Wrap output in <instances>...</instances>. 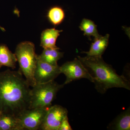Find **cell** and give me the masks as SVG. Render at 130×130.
<instances>
[{
	"label": "cell",
	"instance_id": "6da1fadb",
	"mask_svg": "<svg viewBox=\"0 0 130 130\" xmlns=\"http://www.w3.org/2000/svg\"><path fill=\"white\" fill-rule=\"evenodd\" d=\"M30 87L19 70L0 73V112L18 118L29 109Z\"/></svg>",
	"mask_w": 130,
	"mask_h": 130
},
{
	"label": "cell",
	"instance_id": "7a4b0ae2",
	"mask_svg": "<svg viewBox=\"0 0 130 130\" xmlns=\"http://www.w3.org/2000/svg\"><path fill=\"white\" fill-rule=\"evenodd\" d=\"M78 58L93 77L96 89L103 94L114 88H123L130 90L129 81L124 75H119L111 65L107 64L102 57H81Z\"/></svg>",
	"mask_w": 130,
	"mask_h": 130
},
{
	"label": "cell",
	"instance_id": "3957f363",
	"mask_svg": "<svg viewBox=\"0 0 130 130\" xmlns=\"http://www.w3.org/2000/svg\"><path fill=\"white\" fill-rule=\"evenodd\" d=\"M14 54L19 64L20 71L29 86L32 88L36 84L35 72L38 60L35 44L30 41L21 42L16 47Z\"/></svg>",
	"mask_w": 130,
	"mask_h": 130
},
{
	"label": "cell",
	"instance_id": "277c9868",
	"mask_svg": "<svg viewBox=\"0 0 130 130\" xmlns=\"http://www.w3.org/2000/svg\"><path fill=\"white\" fill-rule=\"evenodd\" d=\"M64 86L54 81L44 84H37L31 90L29 109L50 107L57 93Z\"/></svg>",
	"mask_w": 130,
	"mask_h": 130
},
{
	"label": "cell",
	"instance_id": "5b68a950",
	"mask_svg": "<svg viewBox=\"0 0 130 130\" xmlns=\"http://www.w3.org/2000/svg\"><path fill=\"white\" fill-rule=\"evenodd\" d=\"M61 74L66 77L63 84H67L75 80L86 78L93 83L94 79L87 68L78 58H75L72 61H68L60 66Z\"/></svg>",
	"mask_w": 130,
	"mask_h": 130
},
{
	"label": "cell",
	"instance_id": "8992f818",
	"mask_svg": "<svg viewBox=\"0 0 130 130\" xmlns=\"http://www.w3.org/2000/svg\"><path fill=\"white\" fill-rule=\"evenodd\" d=\"M49 108L26 109L20 114L18 118L23 130L40 129Z\"/></svg>",
	"mask_w": 130,
	"mask_h": 130
},
{
	"label": "cell",
	"instance_id": "52a82bcc",
	"mask_svg": "<svg viewBox=\"0 0 130 130\" xmlns=\"http://www.w3.org/2000/svg\"><path fill=\"white\" fill-rule=\"evenodd\" d=\"M68 114L67 109L62 106H51L49 108L40 129L58 130L64 119L68 116Z\"/></svg>",
	"mask_w": 130,
	"mask_h": 130
},
{
	"label": "cell",
	"instance_id": "ba28073f",
	"mask_svg": "<svg viewBox=\"0 0 130 130\" xmlns=\"http://www.w3.org/2000/svg\"><path fill=\"white\" fill-rule=\"evenodd\" d=\"M60 74V66L58 65L50 64L38 58L35 72V78L36 84L46 83L54 81Z\"/></svg>",
	"mask_w": 130,
	"mask_h": 130
},
{
	"label": "cell",
	"instance_id": "9c48e42d",
	"mask_svg": "<svg viewBox=\"0 0 130 130\" xmlns=\"http://www.w3.org/2000/svg\"><path fill=\"white\" fill-rule=\"evenodd\" d=\"M109 34H106L104 36H101L100 37L95 38L94 41L92 43L89 50L87 52H83L88 57H102V55L109 43Z\"/></svg>",
	"mask_w": 130,
	"mask_h": 130
},
{
	"label": "cell",
	"instance_id": "30bf717a",
	"mask_svg": "<svg viewBox=\"0 0 130 130\" xmlns=\"http://www.w3.org/2000/svg\"><path fill=\"white\" fill-rule=\"evenodd\" d=\"M62 30L55 28L47 29L42 32L41 35V45L43 48H58L56 46V40Z\"/></svg>",
	"mask_w": 130,
	"mask_h": 130
},
{
	"label": "cell",
	"instance_id": "8fae6325",
	"mask_svg": "<svg viewBox=\"0 0 130 130\" xmlns=\"http://www.w3.org/2000/svg\"><path fill=\"white\" fill-rule=\"evenodd\" d=\"M108 129L115 130H130L129 108L122 112L108 126Z\"/></svg>",
	"mask_w": 130,
	"mask_h": 130
},
{
	"label": "cell",
	"instance_id": "7c38bea8",
	"mask_svg": "<svg viewBox=\"0 0 130 130\" xmlns=\"http://www.w3.org/2000/svg\"><path fill=\"white\" fill-rule=\"evenodd\" d=\"M0 130H24L18 118L7 114L1 113Z\"/></svg>",
	"mask_w": 130,
	"mask_h": 130
},
{
	"label": "cell",
	"instance_id": "4fadbf2b",
	"mask_svg": "<svg viewBox=\"0 0 130 130\" xmlns=\"http://www.w3.org/2000/svg\"><path fill=\"white\" fill-rule=\"evenodd\" d=\"M59 50V48H44L41 54L38 55V58L50 64L58 66V61L64 55V53L60 52Z\"/></svg>",
	"mask_w": 130,
	"mask_h": 130
},
{
	"label": "cell",
	"instance_id": "5bb4252c",
	"mask_svg": "<svg viewBox=\"0 0 130 130\" xmlns=\"http://www.w3.org/2000/svg\"><path fill=\"white\" fill-rule=\"evenodd\" d=\"M17 62L15 54L12 53L6 45L0 44V65L14 69Z\"/></svg>",
	"mask_w": 130,
	"mask_h": 130
},
{
	"label": "cell",
	"instance_id": "9a60e30c",
	"mask_svg": "<svg viewBox=\"0 0 130 130\" xmlns=\"http://www.w3.org/2000/svg\"><path fill=\"white\" fill-rule=\"evenodd\" d=\"M79 28L84 32V35L89 37H93L95 38L101 36L98 31L97 26L92 20L84 19L81 21Z\"/></svg>",
	"mask_w": 130,
	"mask_h": 130
},
{
	"label": "cell",
	"instance_id": "2e32d148",
	"mask_svg": "<svg viewBox=\"0 0 130 130\" xmlns=\"http://www.w3.org/2000/svg\"><path fill=\"white\" fill-rule=\"evenodd\" d=\"M47 18L51 23L55 25H58L63 22L64 19V12L61 8L54 7L49 10Z\"/></svg>",
	"mask_w": 130,
	"mask_h": 130
},
{
	"label": "cell",
	"instance_id": "e0dca14e",
	"mask_svg": "<svg viewBox=\"0 0 130 130\" xmlns=\"http://www.w3.org/2000/svg\"><path fill=\"white\" fill-rule=\"evenodd\" d=\"M68 121V117L67 116L62 121L58 130H72Z\"/></svg>",
	"mask_w": 130,
	"mask_h": 130
},
{
	"label": "cell",
	"instance_id": "ac0fdd59",
	"mask_svg": "<svg viewBox=\"0 0 130 130\" xmlns=\"http://www.w3.org/2000/svg\"><path fill=\"white\" fill-rule=\"evenodd\" d=\"M0 29H1V30H2V31H5V29H4V28H3L2 27V26H0Z\"/></svg>",
	"mask_w": 130,
	"mask_h": 130
},
{
	"label": "cell",
	"instance_id": "d6986e66",
	"mask_svg": "<svg viewBox=\"0 0 130 130\" xmlns=\"http://www.w3.org/2000/svg\"><path fill=\"white\" fill-rule=\"evenodd\" d=\"M2 113L0 112V118H1V115Z\"/></svg>",
	"mask_w": 130,
	"mask_h": 130
},
{
	"label": "cell",
	"instance_id": "ffe728a7",
	"mask_svg": "<svg viewBox=\"0 0 130 130\" xmlns=\"http://www.w3.org/2000/svg\"><path fill=\"white\" fill-rule=\"evenodd\" d=\"M2 67V66H1V65H0V69H1V68Z\"/></svg>",
	"mask_w": 130,
	"mask_h": 130
}]
</instances>
